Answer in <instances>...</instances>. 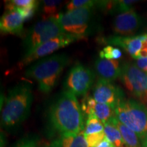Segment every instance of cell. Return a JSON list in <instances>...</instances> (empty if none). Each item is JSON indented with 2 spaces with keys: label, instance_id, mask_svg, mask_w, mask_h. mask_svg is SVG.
Instances as JSON below:
<instances>
[{
  "label": "cell",
  "instance_id": "cell-1",
  "mask_svg": "<svg viewBox=\"0 0 147 147\" xmlns=\"http://www.w3.org/2000/svg\"><path fill=\"white\" fill-rule=\"evenodd\" d=\"M49 119L61 136H74L84 131L83 114L76 96L65 90L51 106Z\"/></svg>",
  "mask_w": 147,
  "mask_h": 147
},
{
  "label": "cell",
  "instance_id": "cell-2",
  "mask_svg": "<svg viewBox=\"0 0 147 147\" xmlns=\"http://www.w3.org/2000/svg\"><path fill=\"white\" fill-rule=\"evenodd\" d=\"M33 102L32 87L20 82L9 90L1 111V124L7 131H14L28 118Z\"/></svg>",
  "mask_w": 147,
  "mask_h": 147
},
{
  "label": "cell",
  "instance_id": "cell-3",
  "mask_svg": "<svg viewBox=\"0 0 147 147\" xmlns=\"http://www.w3.org/2000/svg\"><path fill=\"white\" fill-rule=\"evenodd\" d=\"M68 62V56L65 54L51 55L30 65L25 70V75L36 80L40 91L49 93L55 87Z\"/></svg>",
  "mask_w": 147,
  "mask_h": 147
},
{
  "label": "cell",
  "instance_id": "cell-4",
  "mask_svg": "<svg viewBox=\"0 0 147 147\" xmlns=\"http://www.w3.org/2000/svg\"><path fill=\"white\" fill-rule=\"evenodd\" d=\"M117 119L137 134L140 138H147V108L142 102L123 99L115 108Z\"/></svg>",
  "mask_w": 147,
  "mask_h": 147
},
{
  "label": "cell",
  "instance_id": "cell-5",
  "mask_svg": "<svg viewBox=\"0 0 147 147\" xmlns=\"http://www.w3.org/2000/svg\"><path fill=\"white\" fill-rule=\"evenodd\" d=\"M95 7L76 9L59 14L61 25L67 34L85 38L96 30Z\"/></svg>",
  "mask_w": 147,
  "mask_h": 147
},
{
  "label": "cell",
  "instance_id": "cell-6",
  "mask_svg": "<svg viewBox=\"0 0 147 147\" xmlns=\"http://www.w3.org/2000/svg\"><path fill=\"white\" fill-rule=\"evenodd\" d=\"M66 34L59 20V15L42 19L35 24L25 34L24 47L26 53L30 52L38 46Z\"/></svg>",
  "mask_w": 147,
  "mask_h": 147
},
{
  "label": "cell",
  "instance_id": "cell-7",
  "mask_svg": "<svg viewBox=\"0 0 147 147\" xmlns=\"http://www.w3.org/2000/svg\"><path fill=\"white\" fill-rule=\"evenodd\" d=\"M120 78L123 84L142 104H147V74L135 63H124L121 66Z\"/></svg>",
  "mask_w": 147,
  "mask_h": 147
},
{
  "label": "cell",
  "instance_id": "cell-8",
  "mask_svg": "<svg viewBox=\"0 0 147 147\" xmlns=\"http://www.w3.org/2000/svg\"><path fill=\"white\" fill-rule=\"evenodd\" d=\"M84 39V38L76 35L66 34L63 36L49 40L42 45L38 46L30 52L26 53L23 58L18 64V69L23 68L34 61H36L42 58L47 57L55 51L67 47L76 40Z\"/></svg>",
  "mask_w": 147,
  "mask_h": 147
},
{
  "label": "cell",
  "instance_id": "cell-9",
  "mask_svg": "<svg viewBox=\"0 0 147 147\" xmlns=\"http://www.w3.org/2000/svg\"><path fill=\"white\" fill-rule=\"evenodd\" d=\"M95 78L93 71L81 64L71 67L65 78L64 88L76 96L85 95L91 87Z\"/></svg>",
  "mask_w": 147,
  "mask_h": 147
},
{
  "label": "cell",
  "instance_id": "cell-10",
  "mask_svg": "<svg viewBox=\"0 0 147 147\" xmlns=\"http://www.w3.org/2000/svg\"><path fill=\"white\" fill-rule=\"evenodd\" d=\"M93 97L96 102L108 104L114 109L120 101L125 99L123 92L120 88L100 78L95 86Z\"/></svg>",
  "mask_w": 147,
  "mask_h": 147
},
{
  "label": "cell",
  "instance_id": "cell-11",
  "mask_svg": "<svg viewBox=\"0 0 147 147\" xmlns=\"http://www.w3.org/2000/svg\"><path fill=\"white\" fill-rule=\"evenodd\" d=\"M142 25V19L133 9L122 12L116 16L113 22V31L119 36L129 37L138 30Z\"/></svg>",
  "mask_w": 147,
  "mask_h": 147
},
{
  "label": "cell",
  "instance_id": "cell-12",
  "mask_svg": "<svg viewBox=\"0 0 147 147\" xmlns=\"http://www.w3.org/2000/svg\"><path fill=\"white\" fill-rule=\"evenodd\" d=\"M81 109L87 116L93 115L97 117L103 124L108 122L115 116V109L106 104L99 103L93 97H87L82 102Z\"/></svg>",
  "mask_w": 147,
  "mask_h": 147
},
{
  "label": "cell",
  "instance_id": "cell-13",
  "mask_svg": "<svg viewBox=\"0 0 147 147\" xmlns=\"http://www.w3.org/2000/svg\"><path fill=\"white\" fill-rule=\"evenodd\" d=\"M95 69L100 79L113 82L120 78L121 66L117 60L98 58L95 62Z\"/></svg>",
  "mask_w": 147,
  "mask_h": 147
},
{
  "label": "cell",
  "instance_id": "cell-14",
  "mask_svg": "<svg viewBox=\"0 0 147 147\" xmlns=\"http://www.w3.org/2000/svg\"><path fill=\"white\" fill-rule=\"evenodd\" d=\"M23 19L17 11H8L0 20V29L3 34L21 35L23 33Z\"/></svg>",
  "mask_w": 147,
  "mask_h": 147
},
{
  "label": "cell",
  "instance_id": "cell-15",
  "mask_svg": "<svg viewBox=\"0 0 147 147\" xmlns=\"http://www.w3.org/2000/svg\"><path fill=\"white\" fill-rule=\"evenodd\" d=\"M106 42L123 48L135 59L140 57V53L142 47V42L140 36L135 37L113 36L106 39Z\"/></svg>",
  "mask_w": 147,
  "mask_h": 147
},
{
  "label": "cell",
  "instance_id": "cell-16",
  "mask_svg": "<svg viewBox=\"0 0 147 147\" xmlns=\"http://www.w3.org/2000/svg\"><path fill=\"white\" fill-rule=\"evenodd\" d=\"M110 121L119 129L127 146L141 147L139 137L138 136L137 134L134 131H132L131 129H130L129 128H128L127 127L123 124L122 123H121L116 117V116L110 119Z\"/></svg>",
  "mask_w": 147,
  "mask_h": 147
},
{
  "label": "cell",
  "instance_id": "cell-17",
  "mask_svg": "<svg viewBox=\"0 0 147 147\" xmlns=\"http://www.w3.org/2000/svg\"><path fill=\"white\" fill-rule=\"evenodd\" d=\"M52 147H89L84 131L74 136H61L53 143Z\"/></svg>",
  "mask_w": 147,
  "mask_h": 147
},
{
  "label": "cell",
  "instance_id": "cell-18",
  "mask_svg": "<svg viewBox=\"0 0 147 147\" xmlns=\"http://www.w3.org/2000/svg\"><path fill=\"white\" fill-rule=\"evenodd\" d=\"M104 134L108 140L115 147H127L125 143L119 129L110 120L104 124Z\"/></svg>",
  "mask_w": 147,
  "mask_h": 147
},
{
  "label": "cell",
  "instance_id": "cell-19",
  "mask_svg": "<svg viewBox=\"0 0 147 147\" xmlns=\"http://www.w3.org/2000/svg\"><path fill=\"white\" fill-rule=\"evenodd\" d=\"M63 1L57 0H45L41 2V10L43 19H47L53 16H57Z\"/></svg>",
  "mask_w": 147,
  "mask_h": 147
},
{
  "label": "cell",
  "instance_id": "cell-20",
  "mask_svg": "<svg viewBox=\"0 0 147 147\" xmlns=\"http://www.w3.org/2000/svg\"><path fill=\"white\" fill-rule=\"evenodd\" d=\"M103 131H104V125L102 121L95 116H88L85 127L84 129V135L88 136Z\"/></svg>",
  "mask_w": 147,
  "mask_h": 147
},
{
  "label": "cell",
  "instance_id": "cell-21",
  "mask_svg": "<svg viewBox=\"0 0 147 147\" xmlns=\"http://www.w3.org/2000/svg\"><path fill=\"white\" fill-rule=\"evenodd\" d=\"M5 8L8 11H13L32 7L39 4V1L35 0H12L6 1Z\"/></svg>",
  "mask_w": 147,
  "mask_h": 147
},
{
  "label": "cell",
  "instance_id": "cell-22",
  "mask_svg": "<svg viewBox=\"0 0 147 147\" xmlns=\"http://www.w3.org/2000/svg\"><path fill=\"white\" fill-rule=\"evenodd\" d=\"M122 56V52L118 48L108 45L100 52V57L110 60H117Z\"/></svg>",
  "mask_w": 147,
  "mask_h": 147
},
{
  "label": "cell",
  "instance_id": "cell-23",
  "mask_svg": "<svg viewBox=\"0 0 147 147\" xmlns=\"http://www.w3.org/2000/svg\"><path fill=\"white\" fill-rule=\"evenodd\" d=\"M97 4V1L91 0H73L69 1L66 6L67 11H71L76 9L83 8H91L95 7Z\"/></svg>",
  "mask_w": 147,
  "mask_h": 147
},
{
  "label": "cell",
  "instance_id": "cell-24",
  "mask_svg": "<svg viewBox=\"0 0 147 147\" xmlns=\"http://www.w3.org/2000/svg\"><path fill=\"white\" fill-rule=\"evenodd\" d=\"M85 139L87 140L89 147H95L97 144H100L103 140L105 138V134L104 131L100 132V133L91 134V135L84 136Z\"/></svg>",
  "mask_w": 147,
  "mask_h": 147
},
{
  "label": "cell",
  "instance_id": "cell-25",
  "mask_svg": "<svg viewBox=\"0 0 147 147\" xmlns=\"http://www.w3.org/2000/svg\"><path fill=\"white\" fill-rule=\"evenodd\" d=\"M14 147H40L37 140L33 138H28L21 140Z\"/></svg>",
  "mask_w": 147,
  "mask_h": 147
},
{
  "label": "cell",
  "instance_id": "cell-26",
  "mask_svg": "<svg viewBox=\"0 0 147 147\" xmlns=\"http://www.w3.org/2000/svg\"><path fill=\"white\" fill-rule=\"evenodd\" d=\"M135 65L138 68L140 69L141 70H142L147 74V57H139L138 59H137Z\"/></svg>",
  "mask_w": 147,
  "mask_h": 147
},
{
  "label": "cell",
  "instance_id": "cell-27",
  "mask_svg": "<svg viewBox=\"0 0 147 147\" xmlns=\"http://www.w3.org/2000/svg\"><path fill=\"white\" fill-rule=\"evenodd\" d=\"M95 147H115L114 146L113 143L108 140L106 137L104 138V139L101 142L100 144H98Z\"/></svg>",
  "mask_w": 147,
  "mask_h": 147
},
{
  "label": "cell",
  "instance_id": "cell-28",
  "mask_svg": "<svg viewBox=\"0 0 147 147\" xmlns=\"http://www.w3.org/2000/svg\"><path fill=\"white\" fill-rule=\"evenodd\" d=\"M144 147H147V146H144Z\"/></svg>",
  "mask_w": 147,
  "mask_h": 147
}]
</instances>
